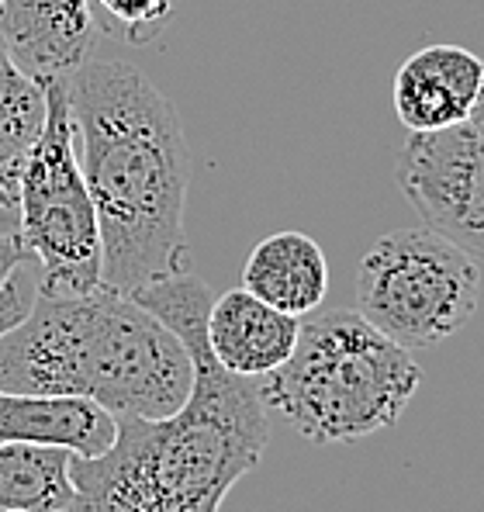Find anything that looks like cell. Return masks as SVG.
I'll return each mask as SVG.
<instances>
[{
    "mask_svg": "<svg viewBox=\"0 0 484 512\" xmlns=\"http://www.w3.org/2000/svg\"><path fill=\"white\" fill-rule=\"evenodd\" d=\"M467 125L474 128V132L484 139V84H481V94H478V104H474V111H471V118H467Z\"/></svg>",
    "mask_w": 484,
    "mask_h": 512,
    "instance_id": "19",
    "label": "cell"
},
{
    "mask_svg": "<svg viewBox=\"0 0 484 512\" xmlns=\"http://www.w3.org/2000/svg\"><path fill=\"white\" fill-rule=\"evenodd\" d=\"M419 384L412 350L343 308L308 315L291 357L256 378L263 405L315 447L357 443L395 426Z\"/></svg>",
    "mask_w": 484,
    "mask_h": 512,
    "instance_id": "4",
    "label": "cell"
},
{
    "mask_svg": "<svg viewBox=\"0 0 484 512\" xmlns=\"http://www.w3.org/2000/svg\"><path fill=\"white\" fill-rule=\"evenodd\" d=\"M481 84V56L464 45H426L398 66L391 101L408 132H440L471 118Z\"/></svg>",
    "mask_w": 484,
    "mask_h": 512,
    "instance_id": "8",
    "label": "cell"
},
{
    "mask_svg": "<svg viewBox=\"0 0 484 512\" xmlns=\"http://www.w3.org/2000/svg\"><path fill=\"white\" fill-rule=\"evenodd\" d=\"M395 180L426 229L484 260V139L471 125L412 132L395 156Z\"/></svg>",
    "mask_w": 484,
    "mask_h": 512,
    "instance_id": "7",
    "label": "cell"
},
{
    "mask_svg": "<svg viewBox=\"0 0 484 512\" xmlns=\"http://www.w3.org/2000/svg\"><path fill=\"white\" fill-rule=\"evenodd\" d=\"M478 260L415 225L381 236L360 260L357 312L405 350L436 346L478 312Z\"/></svg>",
    "mask_w": 484,
    "mask_h": 512,
    "instance_id": "6",
    "label": "cell"
},
{
    "mask_svg": "<svg viewBox=\"0 0 484 512\" xmlns=\"http://www.w3.org/2000/svg\"><path fill=\"white\" fill-rule=\"evenodd\" d=\"M11 512H25V509H11Z\"/></svg>",
    "mask_w": 484,
    "mask_h": 512,
    "instance_id": "20",
    "label": "cell"
},
{
    "mask_svg": "<svg viewBox=\"0 0 484 512\" xmlns=\"http://www.w3.org/2000/svg\"><path fill=\"white\" fill-rule=\"evenodd\" d=\"M194 364L191 395L163 419L121 416L101 457H73V499L59 512H218L263 461L270 440L256 378L229 374L208 346V284L184 274L132 291Z\"/></svg>",
    "mask_w": 484,
    "mask_h": 512,
    "instance_id": "1",
    "label": "cell"
},
{
    "mask_svg": "<svg viewBox=\"0 0 484 512\" xmlns=\"http://www.w3.org/2000/svg\"><path fill=\"white\" fill-rule=\"evenodd\" d=\"M35 295H39V267H35V260H25L14 267V274L0 288V336L25 319Z\"/></svg>",
    "mask_w": 484,
    "mask_h": 512,
    "instance_id": "16",
    "label": "cell"
},
{
    "mask_svg": "<svg viewBox=\"0 0 484 512\" xmlns=\"http://www.w3.org/2000/svg\"><path fill=\"white\" fill-rule=\"evenodd\" d=\"M242 288L301 319L319 312L329 295V263L322 246L305 232H274L249 253L242 267Z\"/></svg>",
    "mask_w": 484,
    "mask_h": 512,
    "instance_id": "12",
    "label": "cell"
},
{
    "mask_svg": "<svg viewBox=\"0 0 484 512\" xmlns=\"http://www.w3.org/2000/svg\"><path fill=\"white\" fill-rule=\"evenodd\" d=\"M70 450L0 443V512H59L73 499Z\"/></svg>",
    "mask_w": 484,
    "mask_h": 512,
    "instance_id": "13",
    "label": "cell"
},
{
    "mask_svg": "<svg viewBox=\"0 0 484 512\" xmlns=\"http://www.w3.org/2000/svg\"><path fill=\"white\" fill-rule=\"evenodd\" d=\"M97 25L87 0H4L0 39L21 70L39 80L70 77L94 56Z\"/></svg>",
    "mask_w": 484,
    "mask_h": 512,
    "instance_id": "9",
    "label": "cell"
},
{
    "mask_svg": "<svg viewBox=\"0 0 484 512\" xmlns=\"http://www.w3.org/2000/svg\"><path fill=\"white\" fill-rule=\"evenodd\" d=\"M187 346L132 295L97 288L77 298L35 295L0 336V388L77 395L111 416L163 419L191 395Z\"/></svg>",
    "mask_w": 484,
    "mask_h": 512,
    "instance_id": "3",
    "label": "cell"
},
{
    "mask_svg": "<svg viewBox=\"0 0 484 512\" xmlns=\"http://www.w3.org/2000/svg\"><path fill=\"white\" fill-rule=\"evenodd\" d=\"M66 87L101 225V288L132 295L184 274L191 153L177 108L128 59L90 56Z\"/></svg>",
    "mask_w": 484,
    "mask_h": 512,
    "instance_id": "2",
    "label": "cell"
},
{
    "mask_svg": "<svg viewBox=\"0 0 484 512\" xmlns=\"http://www.w3.org/2000/svg\"><path fill=\"white\" fill-rule=\"evenodd\" d=\"M25 260H32V253L21 243L18 225H0V288H4L7 277L14 274V267Z\"/></svg>",
    "mask_w": 484,
    "mask_h": 512,
    "instance_id": "17",
    "label": "cell"
},
{
    "mask_svg": "<svg viewBox=\"0 0 484 512\" xmlns=\"http://www.w3.org/2000/svg\"><path fill=\"white\" fill-rule=\"evenodd\" d=\"M0 4H4V0H0Z\"/></svg>",
    "mask_w": 484,
    "mask_h": 512,
    "instance_id": "21",
    "label": "cell"
},
{
    "mask_svg": "<svg viewBox=\"0 0 484 512\" xmlns=\"http://www.w3.org/2000/svg\"><path fill=\"white\" fill-rule=\"evenodd\" d=\"M18 232L39 267V295L101 288V225L83 180L66 77L45 80V125L18 170Z\"/></svg>",
    "mask_w": 484,
    "mask_h": 512,
    "instance_id": "5",
    "label": "cell"
},
{
    "mask_svg": "<svg viewBox=\"0 0 484 512\" xmlns=\"http://www.w3.org/2000/svg\"><path fill=\"white\" fill-rule=\"evenodd\" d=\"M45 125V80L21 70L0 39V163L21 167Z\"/></svg>",
    "mask_w": 484,
    "mask_h": 512,
    "instance_id": "14",
    "label": "cell"
},
{
    "mask_svg": "<svg viewBox=\"0 0 484 512\" xmlns=\"http://www.w3.org/2000/svg\"><path fill=\"white\" fill-rule=\"evenodd\" d=\"M18 170L21 167H4L0 163V212H18V187H21Z\"/></svg>",
    "mask_w": 484,
    "mask_h": 512,
    "instance_id": "18",
    "label": "cell"
},
{
    "mask_svg": "<svg viewBox=\"0 0 484 512\" xmlns=\"http://www.w3.org/2000/svg\"><path fill=\"white\" fill-rule=\"evenodd\" d=\"M180 0H87L97 32L128 45H146L173 18Z\"/></svg>",
    "mask_w": 484,
    "mask_h": 512,
    "instance_id": "15",
    "label": "cell"
},
{
    "mask_svg": "<svg viewBox=\"0 0 484 512\" xmlns=\"http://www.w3.org/2000/svg\"><path fill=\"white\" fill-rule=\"evenodd\" d=\"M301 319L236 288L208 308V346L215 360L239 378L277 371L298 343Z\"/></svg>",
    "mask_w": 484,
    "mask_h": 512,
    "instance_id": "10",
    "label": "cell"
},
{
    "mask_svg": "<svg viewBox=\"0 0 484 512\" xmlns=\"http://www.w3.org/2000/svg\"><path fill=\"white\" fill-rule=\"evenodd\" d=\"M118 436V416L77 395H28L0 388V443L59 447L73 457H101Z\"/></svg>",
    "mask_w": 484,
    "mask_h": 512,
    "instance_id": "11",
    "label": "cell"
}]
</instances>
